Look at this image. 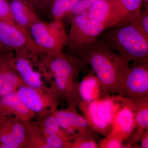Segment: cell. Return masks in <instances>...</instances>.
Here are the masks:
<instances>
[{"mask_svg":"<svg viewBox=\"0 0 148 148\" xmlns=\"http://www.w3.org/2000/svg\"><path fill=\"white\" fill-rule=\"evenodd\" d=\"M50 84L49 88L59 99L78 107L82 101L79 92L80 73L88 64L81 57L63 53L40 54L36 63Z\"/></svg>","mask_w":148,"mask_h":148,"instance_id":"6da1fadb","label":"cell"},{"mask_svg":"<svg viewBox=\"0 0 148 148\" xmlns=\"http://www.w3.org/2000/svg\"><path fill=\"white\" fill-rule=\"evenodd\" d=\"M78 54L90 65L106 93H118L130 68L129 59L98 39L85 47Z\"/></svg>","mask_w":148,"mask_h":148,"instance_id":"7a4b0ae2","label":"cell"},{"mask_svg":"<svg viewBox=\"0 0 148 148\" xmlns=\"http://www.w3.org/2000/svg\"><path fill=\"white\" fill-rule=\"evenodd\" d=\"M103 40L111 49L134 64L148 63V38L132 24L114 27Z\"/></svg>","mask_w":148,"mask_h":148,"instance_id":"3957f363","label":"cell"},{"mask_svg":"<svg viewBox=\"0 0 148 148\" xmlns=\"http://www.w3.org/2000/svg\"><path fill=\"white\" fill-rule=\"evenodd\" d=\"M29 31L39 55L60 53L67 45L68 34L62 19H53L49 23L40 20Z\"/></svg>","mask_w":148,"mask_h":148,"instance_id":"277c9868","label":"cell"},{"mask_svg":"<svg viewBox=\"0 0 148 148\" xmlns=\"http://www.w3.org/2000/svg\"><path fill=\"white\" fill-rule=\"evenodd\" d=\"M70 31L66 47L78 53L82 49L98 39L107 29L104 25L92 21L85 12L70 16Z\"/></svg>","mask_w":148,"mask_h":148,"instance_id":"5b68a950","label":"cell"},{"mask_svg":"<svg viewBox=\"0 0 148 148\" xmlns=\"http://www.w3.org/2000/svg\"><path fill=\"white\" fill-rule=\"evenodd\" d=\"M0 45L8 51L29 53L34 62L39 56L29 30L14 23L0 20Z\"/></svg>","mask_w":148,"mask_h":148,"instance_id":"8992f818","label":"cell"},{"mask_svg":"<svg viewBox=\"0 0 148 148\" xmlns=\"http://www.w3.org/2000/svg\"><path fill=\"white\" fill-rule=\"evenodd\" d=\"M16 91L27 108L38 117H44L57 110L60 99L49 87L35 88L24 84Z\"/></svg>","mask_w":148,"mask_h":148,"instance_id":"52a82bcc","label":"cell"},{"mask_svg":"<svg viewBox=\"0 0 148 148\" xmlns=\"http://www.w3.org/2000/svg\"><path fill=\"white\" fill-rule=\"evenodd\" d=\"M116 95L136 102L148 98V63L134 64Z\"/></svg>","mask_w":148,"mask_h":148,"instance_id":"ba28073f","label":"cell"},{"mask_svg":"<svg viewBox=\"0 0 148 148\" xmlns=\"http://www.w3.org/2000/svg\"><path fill=\"white\" fill-rule=\"evenodd\" d=\"M0 148H26L24 122L12 116L0 123Z\"/></svg>","mask_w":148,"mask_h":148,"instance_id":"9c48e42d","label":"cell"},{"mask_svg":"<svg viewBox=\"0 0 148 148\" xmlns=\"http://www.w3.org/2000/svg\"><path fill=\"white\" fill-rule=\"evenodd\" d=\"M134 108L135 103L132 101L123 106L113 117L110 132L106 136L126 142L135 128Z\"/></svg>","mask_w":148,"mask_h":148,"instance_id":"30bf717a","label":"cell"},{"mask_svg":"<svg viewBox=\"0 0 148 148\" xmlns=\"http://www.w3.org/2000/svg\"><path fill=\"white\" fill-rule=\"evenodd\" d=\"M74 105H69L68 108L58 110L55 115L58 123L63 129L71 133L88 135L99 138L90 128L84 116L80 114Z\"/></svg>","mask_w":148,"mask_h":148,"instance_id":"8fae6325","label":"cell"},{"mask_svg":"<svg viewBox=\"0 0 148 148\" xmlns=\"http://www.w3.org/2000/svg\"><path fill=\"white\" fill-rule=\"evenodd\" d=\"M24 84L15 68L14 54L8 51L0 56V97L16 91Z\"/></svg>","mask_w":148,"mask_h":148,"instance_id":"7c38bea8","label":"cell"},{"mask_svg":"<svg viewBox=\"0 0 148 148\" xmlns=\"http://www.w3.org/2000/svg\"><path fill=\"white\" fill-rule=\"evenodd\" d=\"M35 116L22 102L16 91L0 97V123L12 116L25 122L31 120Z\"/></svg>","mask_w":148,"mask_h":148,"instance_id":"4fadbf2b","label":"cell"},{"mask_svg":"<svg viewBox=\"0 0 148 148\" xmlns=\"http://www.w3.org/2000/svg\"><path fill=\"white\" fill-rule=\"evenodd\" d=\"M33 62L31 55L27 52L21 51L14 54L15 68L24 83L33 87H45L42 75L34 69Z\"/></svg>","mask_w":148,"mask_h":148,"instance_id":"5bb4252c","label":"cell"},{"mask_svg":"<svg viewBox=\"0 0 148 148\" xmlns=\"http://www.w3.org/2000/svg\"><path fill=\"white\" fill-rule=\"evenodd\" d=\"M84 12L90 19L104 25L107 29L116 25V11L112 0H100Z\"/></svg>","mask_w":148,"mask_h":148,"instance_id":"9a60e30c","label":"cell"},{"mask_svg":"<svg viewBox=\"0 0 148 148\" xmlns=\"http://www.w3.org/2000/svg\"><path fill=\"white\" fill-rule=\"evenodd\" d=\"M12 14L16 24L29 30V27L41 20L32 2L28 0H12L10 3Z\"/></svg>","mask_w":148,"mask_h":148,"instance_id":"2e32d148","label":"cell"},{"mask_svg":"<svg viewBox=\"0 0 148 148\" xmlns=\"http://www.w3.org/2000/svg\"><path fill=\"white\" fill-rule=\"evenodd\" d=\"M99 102V100L90 102L82 101L78 107L84 114L92 131L96 134L106 137L110 132L111 126L101 117L98 112Z\"/></svg>","mask_w":148,"mask_h":148,"instance_id":"e0dca14e","label":"cell"},{"mask_svg":"<svg viewBox=\"0 0 148 148\" xmlns=\"http://www.w3.org/2000/svg\"><path fill=\"white\" fill-rule=\"evenodd\" d=\"M134 103L135 128L126 143L129 148H136L137 143L148 129V98Z\"/></svg>","mask_w":148,"mask_h":148,"instance_id":"ac0fdd59","label":"cell"},{"mask_svg":"<svg viewBox=\"0 0 148 148\" xmlns=\"http://www.w3.org/2000/svg\"><path fill=\"white\" fill-rule=\"evenodd\" d=\"M112 1L116 12V24L115 27L130 24L142 11L143 0H112Z\"/></svg>","mask_w":148,"mask_h":148,"instance_id":"d6986e66","label":"cell"},{"mask_svg":"<svg viewBox=\"0 0 148 148\" xmlns=\"http://www.w3.org/2000/svg\"><path fill=\"white\" fill-rule=\"evenodd\" d=\"M79 92L82 101L87 102L98 101L108 95L103 90L93 72L85 77L80 83Z\"/></svg>","mask_w":148,"mask_h":148,"instance_id":"ffe728a7","label":"cell"},{"mask_svg":"<svg viewBox=\"0 0 148 148\" xmlns=\"http://www.w3.org/2000/svg\"><path fill=\"white\" fill-rule=\"evenodd\" d=\"M26 148H49L41 130L36 121L25 122Z\"/></svg>","mask_w":148,"mask_h":148,"instance_id":"44dd1931","label":"cell"},{"mask_svg":"<svg viewBox=\"0 0 148 148\" xmlns=\"http://www.w3.org/2000/svg\"><path fill=\"white\" fill-rule=\"evenodd\" d=\"M55 111L45 116H37L36 123L39 125L44 137L53 135H72L73 133L61 127L56 117Z\"/></svg>","mask_w":148,"mask_h":148,"instance_id":"7402d4cb","label":"cell"},{"mask_svg":"<svg viewBox=\"0 0 148 148\" xmlns=\"http://www.w3.org/2000/svg\"><path fill=\"white\" fill-rule=\"evenodd\" d=\"M81 0H54L51 5V16L53 19H62L68 16Z\"/></svg>","mask_w":148,"mask_h":148,"instance_id":"603a6c76","label":"cell"},{"mask_svg":"<svg viewBox=\"0 0 148 148\" xmlns=\"http://www.w3.org/2000/svg\"><path fill=\"white\" fill-rule=\"evenodd\" d=\"M99 138L88 135H81L77 133H73L72 141L71 148H98V143L97 140Z\"/></svg>","mask_w":148,"mask_h":148,"instance_id":"cb8c5ba5","label":"cell"},{"mask_svg":"<svg viewBox=\"0 0 148 148\" xmlns=\"http://www.w3.org/2000/svg\"><path fill=\"white\" fill-rule=\"evenodd\" d=\"M71 135H53L45 137V141L49 148H71Z\"/></svg>","mask_w":148,"mask_h":148,"instance_id":"d4e9b609","label":"cell"},{"mask_svg":"<svg viewBox=\"0 0 148 148\" xmlns=\"http://www.w3.org/2000/svg\"><path fill=\"white\" fill-rule=\"evenodd\" d=\"M130 24L148 38V10L142 11L138 16Z\"/></svg>","mask_w":148,"mask_h":148,"instance_id":"484cf974","label":"cell"},{"mask_svg":"<svg viewBox=\"0 0 148 148\" xmlns=\"http://www.w3.org/2000/svg\"><path fill=\"white\" fill-rule=\"evenodd\" d=\"M114 137L106 136L98 143L99 148H128L127 144Z\"/></svg>","mask_w":148,"mask_h":148,"instance_id":"4316f807","label":"cell"},{"mask_svg":"<svg viewBox=\"0 0 148 148\" xmlns=\"http://www.w3.org/2000/svg\"><path fill=\"white\" fill-rule=\"evenodd\" d=\"M0 20L16 24L12 14L10 4L7 0H0Z\"/></svg>","mask_w":148,"mask_h":148,"instance_id":"83f0119b","label":"cell"},{"mask_svg":"<svg viewBox=\"0 0 148 148\" xmlns=\"http://www.w3.org/2000/svg\"><path fill=\"white\" fill-rule=\"evenodd\" d=\"M99 1L100 0H81L76 6L73 9L68 16L70 17L84 13L90 6Z\"/></svg>","mask_w":148,"mask_h":148,"instance_id":"f1b7e54d","label":"cell"},{"mask_svg":"<svg viewBox=\"0 0 148 148\" xmlns=\"http://www.w3.org/2000/svg\"><path fill=\"white\" fill-rule=\"evenodd\" d=\"M139 142H140L141 144L140 145L138 146L139 147L138 148H148V129L144 132Z\"/></svg>","mask_w":148,"mask_h":148,"instance_id":"f546056e","label":"cell"},{"mask_svg":"<svg viewBox=\"0 0 148 148\" xmlns=\"http://www.w3.org/2000/svg\"><path fill=\"white\" fill-rule=\"evenodd\" d=\"M7 52H8V51H6L5 49L1 46V45H0V56L2 55L3 53Z\"/></svg>","mask_w":148,"mask_h":148,"instance_id":"4dcf8cb0","label":"cell"},{"mask_svg":"<svg viewBox=\"0 0 148 148\" xmlns=\"http://www.w3.org/2000/svg\"><path fill=\"white\" fill-rule=\"evenodd\" d=\"M43 1L46 3L47 5H51L54 0H43Z\"/></svg>","mask_w":148,"mask_h":148,"instance_id":"1f68e13d","label":"cell"},{"mask_svg":"<svg viewBox=\"0 0 148 148\" xmlns=\"http://www.w3.org/2000/svg\"><path fill=\"white\" fill-rule=\"evenodd\" d=\"M143 3L145 4V6L146 9H148V0H143Z\"/></svg>","mask_w":148,"mask_h":148,"instance_id":"d6a6232c","label":"cell"},{"mask_svg":"<svg viewBox=\"0 0 148 148\" xmlns=\"http://www.w3.org/2000/svg\"><path fill=\"white\" fill-rule=\"evenodd\" d=\"M28 1H31L32 2V1H39V0H28Z\"/></svg>","mask_w":148,"mask_h":148,"instance_id":"836d02e7","label":"cell"}]
</instances>
